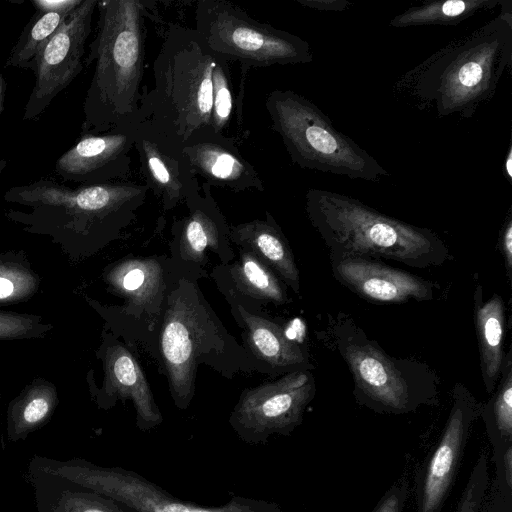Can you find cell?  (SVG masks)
<instances>
[{
    "mask_svg": "<svg viewBox=\"0 0 512 512\" xmlns=\"http://www.w3.org/2000/svg\"><path fill=\"white\" fill-rule=\"evenodd\" d=\"M145 183L115 181L70 187L53 177L9 188L16 207L4 215L24 232L49 237L73 261L95 253L133 219L146 200Z\"/></svg>",
    "mask_w": 512,
    "mask_h": 512,
    "instance_id": "6da1fadb",
    "label": "cell"
},
{
    "mask_svg": "<svg viewBox=\"0 0 512 512\" xmlns=\"http://www.w3.org/2000/svg\"><path fill=\"white\" fill-rule=\"evenodd\" d=\"M512 67V2L402 74L394 95L437 117L469 119L496 94Z\"/></svg>",
    "mask_w": 512,
    "mask_h": 512,
    "instance_id": "7a4b0ae2",
    "label": "cell"
},
{
    "mask_svg": "<svg viewBox=\"0 0 512 512\" xmlns=\"http://www.w3.org/2000/svg\"><path fill=\"white\" fill-rule=\"evenodd\" d=\"M216 59L193 28L169 25L153 63V85L142 90L138 125L180 152L214 136Z\"/></svg>",
    "mask_w": 512,
    "mask_h": 512,
    "instance_id": "3957f363",
    "label": "cell"
},
{
    "mask_svg": "<svg viewBox=\"0 0 512 512\" xmlns=\"http://www.w3.org/2000/svg\"><path fill=\"white\" fill-rule=\"evenodd\" d=\"M148 2L98 1L96 34L84 65H94L83 103L81 134L138 125Z\"/></svg>",
    "mask_w": 512,
    "mask_h": 512,
    "instance_id": "277c9868",
    "label": "cell"
},
{
    "mask_svg": "<svg viewBox=\"0 0 512 512\" xmlns=\"http://www.w3.org/2000/svg\"><path fill=\"white\" fill-rule=\"evenodd\" d=\"M307 217L329 250V259L370 258L409 267H438L451 256L431 229L411 225L338 192L310 188Z\"/></svg>",
    "mask_w": 512,
    "mask_h": 512,
    "instance_id": "5b68a950",
    "label": "cell"
},
{
    "mask_svg": "<svg viewBox=\"0 0 512 512\" xmlns=\"http://www.w3.org/2000/svg\"><path fill=\"white\" fill-rule=\"evenodd\" d=\"M158 353L167 375L170 393L179 409L189 407L195 393L198 366L209 364L220 372H232L228 356L240 351L224 329L198 286L180 278L167 292L159 316Z\"/></svg>",
    "mask_w": 512,
    "mask_h": 512,
    "instance_id": "8992f818",
    "label": "cell"
},
{
    "mask_svg": "<svg viewBox=\"0 0 512 512\" xmlns=\"http://www.w3.org/2000/svg\"><path fill=\"white\" fill-rule=\"evenodd\" d=\"M327 334L350 370L359 404L378 413L405 414L437 402L439 380L431 367L390 356L351 317H330Z\"/></svg>",
    "mask_w": 512,
    "mask_h": 512,
    "instance_id": "52a82bcc",
    "label": "cell"
},
{
    "mask_svg": "<svg viewBox=\"0 0 512 512\" xmlns=\"http://www.w3.org/2000/svg\"><path fill=\"white\" fill-rule=\"evenodd\" d=\"M265 108L271 129L280 136L291 161L302 169L371 182L390 175L303 95L275 89L267 94Z\"/></svg>",
    "mask_w": 512,
    "mask_h": 512,
    "instance_id": "ba28073f",
    "label": "cell"
},
{
    "mask_svg": "<svg viewBox=\"0 0 512 512\" xmlns=\"http://www.w3.org/2000/svg\"><path fill=\"white\" fill-rule=\"evenodd\" d=\"M195 27L208 50L240 67L307 64L313 61L304 39L251 17L226 0H200L195 8Z\"/></svg>",
    "mask_w": 512,
    "mask_h": 512,
    "instance_id": "9c48e42d",
    "label": "cell"
},
{
    "mask_svg": "<svg viewBox=\"0 0 512 512\" xmlns=\"http://www.w3.org/2000/svg\"><path fill=\"white\" fill-rule=\"evenodd\" d=\"M40 464L42 472L117 500L132 512H283L275 502L239 495L221 506H199L177 498L133 470L118 466L103 467L82 459H44Z\"/></svg>",
    "mask_w": 512,
    "mask_h": 512,
    "instance_id": "30bf717a",
    "label": "cell"
},
{
    "mask_svg": "<svg viewBox=\"0 0 512 512\" xmlns=\"http://www.w3.org/2000/svg\"><path fill=\"white\" fill-rule=\"evenodd\" d=\"M315 392L311 370L284 374L244 390L231 412L229 424L240 440L250 445L265 443L273 435H289L302 423Z\"/></svg>",
    "mask_w": 512,
    "mask_h": 512,
    "instance_id": "8fae6325",
    "label": "cell"
},
{
    "mask_svg": "<svg viewBox=\"0 0 512 512\" xmlns=\"http://www.w3.org/2000/svg\"><path fill=\"white\" fill-rule=\"evenodd\" d=\"M97 0H83L37 54L35 83L22 119L36 120L82 71Z\"/></svg>",
    "mask_w": 512,
    "mask_h": 512,
    "instance_id": "7c38bea8",
    "label": "cell"
},
{
    "mask_svg": "<svg viewBox=\"0 0 512 512\" xmlns=\"http://www.w3.org/2000/svg\"><path fill=\"white\" fill-rule=\"evenodd\" d=\"M480 408L468 388L456 383L441 438L416 480L417 512H441Z\"/></svg>",
    "mask_w": 512,
    "mask_h": 512,
    "instance_id": "4fadbf2b",
    "label": "cell"
},
{
    "mask_svg": "<svg viewBox=\"0 0 512 512\" xmlns=\"http://www.w3.org/2000/svg\"><path fill=\"white\" fill-rule=\"evenodd\" d=\"M137 126L80 134L77 142L57 159L55 174L77 186L125 180L131 171Z\"/></svg>",
    "mask_w": 512,
    "mask_h": 512,
    "instance_id": "5bb4252c",
    "label": "cell"
},
{
    "mask_svg": "<svg viewBox=\"0 0 512 512\" xmlns=\"http://www.w3.org/2000/svg\"><path fill=\"white\" fill-rule=\"evenodd\" d=\"M97 358L103 363V385L90 388V392L98 407L109 409L119 399H130L138 429L149 431L159 426L163 422L162 414L133 355L105 331Z\"/></svg>",
    "mask_w": 512,
    "mask_h": 512,
    "instance_id": "9a60e30c",
    "label": "cell"
},
{
    "mask_svg": "<svg viewBox=\"0 0 512 512\" xmlns=\"http://www.w3.org/2000/svg\"><path fill=\"white\" fill-rule=\"evenodd\" d=\"M334 278L368 302L399 304L428 301L439 286L407 271L370 258L330 259Z\"/></svg>",
    "mask_w": 512,
    "mask_h": 512,
    "instance_id": "2e32d148",
    "label": "cell"
},
{
    "mask_svg": "<svg viewBox=\"0 0 512 512\" xmlns=\"http://www.w3.org/2000/svg\"><path fill=\"white\" fill-rule=\"evenodd\" d=\"M134 149L145 184L165 210L175 208L200 189L198 178L182 152L157 140L144 125L137 126Z\"/></svg>",
    "mask_w": 512,
    "mask_h": 512,
    "instance_id": "e0dca14e",
    "label": "cell"
},
{
    "mask_svg": "<svg viewBox=\"0 0 512 512\" xmlns=\"http://www.w3.org/2000/svg\"><path fill=\"white\" fill-rule=\"evenodd\" d=\"M196 176L205 184L233 192L264 191V182L255 167L240 153L234 136L214 135L182 149Z\"/></svg>",
    "mask_w": 512,
    "mask_h": 512,
    "instance_id": "ac0fdd59",
    "label": "cell"
},
{
    "mask_svg": "<svg viewBox=\"0 0 512 512\" xmlns=\"http://www.w3.org/2000/svg\"><path fill=\"white\" fill-rule=\"evenodd\" d=\"M234 310L243 329L244 349L260 365V372L287 374L313 369L306 350L290 339L280 325L251 313L240 303L234 305Z\"/></svg>",
    "mask_w": 512,
    "mask_h": 512,
    "instance_id": "d6986e66",
    "label": "cell"
},
{
    "mask_svg": "<svg viewBox=\"0 0 512 512\" xmlns=\"http://www.w3.org/2000/svg\"><path fill=\"white\" fill-rule=\"evenodd\" d=\"M188 214L177 224L180 255L186 261L202 262L207 248L220 254L228 247L229 225L216 204L211 186L203 184L185 201Z\"/></svg>",
    "mask_w": 512,
    "mask_h": 512,
    "instance_id": "ffe728a7",
    "label": "cell"
},
{
    "mask_svg": "<svg viewBox=\"0 0 512 512\" xmlns=\"http://www.w3.org/2000/svg\"><path fill=\"white\" fill-rule=\"evenodd\" d=\"M229 239L252 252L269 266L284 284L291 287L295 293H299L300 276L291 247L281 228L268 212L264 220L256 219L229 226Z\"/></svg>",
    "mask_w": 512,
    "mask_h": 512,
    "instance_id": "44dd1931",
    "label": "cell"
},
{
    "mask_svg": "<svg viewBox=\"0 0 512 512\" xmlns=\"http://www.w3.org/2000/svg\"><path fill=\"white\" fill-rule=\"evenodd\" d=\"M473 299L481 376L486 392L492 394L499 381L505 355L506 306L497 293L484 301L481 284L476 286Z\"/></svg>",
    "mask_w": 512,
    "mask_h": 512,
    "instance_id": "7402d4cb",
    "label": "cell"
},
{
    "mask_svg": "<svg viewBox=\"0 0 512 512\" xmlns=\"http://www.w3.org/2000/svg\"><path fill=\"white\" fill-rule=\"evenodd\" d=\"M104 280L109 289L124 297L127 308H145L154 303L158 295L164 297L163 268L156 260L132 259L116 263L106 269Z\"/></svg>",
    "mask_w": 512,
    "mask_h": 512,
    "instance_id": "603a6c76",
    "label": "cell"
},
{
    "mask_svg": "<svg viewBox=\"0 0 512 512\" xmlns=\"http://www.w3.org/2000/svg\"><path fill=\"white\" fill-rule=\"evenodd\" d=\"M58 402L57 388L51 381L36 378L26 385L9 403L7 409L9 439H25L29 433L46 424Z\"/></svg>",
    "mask_w": 512,
    "mask_h": 512,
    "instance_id": "cb8c5ba5",
    "label": "cell"
},
{
    "mask_svg": "<svg viewBox=\"0 0 512 512\" xmlns=\"http://www.w3.org/2000/svg\"><path fill=\"white\" fill-rule=\"evenodd\" d=\"M510 0H434L407 8L396 15L389 26L407 28L418 26L458 25L474 15L503 7Z\"/></svg>",
    "mask_w": 512,
    "mask_h": 512,
    "instance_id": "d4e9b609",
    "label": "cell"
},
{
    "mask_svg": "<svg viewBox=\"0 0 512 512\" xmlns=\"http://www.w3.org/2000/svg\"><path fill=\"white\" fill-rule=\"evenodd\" d=\"M227 271L236 290L247 298L275 305L286 304L289 300L277 274L244 248L240 249L239 259L228 265Z\"/></svg>",
    "mask_w": 512,
    "mask_h": 512,
    "instance_id": "484cf974",
    "label": "cell"
},
{
    "mask_svg": "<svg viewBox=\"0 0 512 512\" xmlns=\"http://www.w3.org/2000/svg\"><path fill=\"white\" fill-rule=\"evenodd\" d=\"M496 392L481 404L480 416L498 453L499 447L512 443V346L504 355Z\"/></svg>",
    "mask_w": 512,
    "mask_h": 512,
    "instance_id": "4316f807",
    "label": "cell"
},
{
    "mask_svg": "<svg viewBox=\"0 0 512 512\" xmlns=\"http://www.w3.org/2000/svg\"><path fill=\"white\" fill-rule=\"evenodd\" d=\"M70 14L36 11L10 50L4 67L33 70L40 49Z\"/></svg>",
    "mask_w": 512,
    "mask_h": 512,
    "instance_id": "83f0119b",
    "label": "cell"
},
{
    "mask_svg": "<svg viewBox=\"0 0 512 512\" xmlns=\"http://www.w3.org/2000/svg\"><path fill=\"white\" fill-rule=\"evenodd\" d=\"M41 286V277L23 250L0 251V304L31 299Z\"/></svg>",
    "mask_w": 512,
    "mask_h": 512,
    "instance_id": "f1b7e54d",
    "label": "cell"
},
{
    "mask_svg": "<svg viewBox=\"0 0 512 512\" xmlns=\"http://www.w3.org/2000/svg\"><path fill=\"white\" fill-rule=\"evenodd\" d=\"M217 57V56H216ZM213 129L215 135L230 136L232 117L236 118L237 98L233 93L229 62L217 57L213 71Z\"/></svg>",
    "mask_w": 512,
    "mask_h": 512,
    "instance_id": "f546056e",
    "label": "cell"
},
{
    "mask_svg": "<svg viewBox=\"0 0 512 512\" xmlns=\"http://www.w3.org/2000/svg\"><path fill=\"white\" fill-rule=\"evenodd\" d=\"M52 512H132V510L102 494L82 488L63 491L51 508Z\"/></svg>",
    "mask_w": 512,
    "mask_h": 512,
    "instance_id": "4dcf8cb0",
    "label": "cell"
},
{
    "mask_svg": "<svg viewBox=\"0 0 512 512\" xmlns=\"http://www.w3.org/2000/svg\"><path fill=\"white\" fill-rule=\"evenodd\" d=\"M53 328L40 315L0 310V340L41 339Z\"/></svg>",
    "mask_w": 512,
    "mask_h": 512,
    "instance_id": "1f68e13d",
    "label": "cell"
},
{
    "mask_svg": "<svg viewBox=\"0 0 512 512\" xmlns=\"http://www.w3.org/2000/svg\"><path fill=\"white\" fill-rule=\"evenodd\" d=\"M489 482L487 456L482 451L470 473L457 512H479Z\"/></svg>",
    "mask_w": 512,
    "mask_h": 512,
    "instance_id": "d6a6232c",
    "label": "cell"
},
{
    "mask_svg": "<svg viewBox=\"0 0 512 512\" xmlns=\"http://www.w3.org/2000/svg\"><path fill=\"white\" fill-rule=\"evenodd\" d=\"M409 494V481L398 480L382 497L373 512H402Z\"/></svg>",
    "mask_w": 512,
    "mask_h": 512,
    "instance_id": "836d02e7",
    "label": "cell"
},
{
    "mask_svg": "<svg viewBox=\"0 0 512 512\" xmlns=\"http://www.w3.org/2000/svg\"><path fill=\"white\" fill-rule=\"evenodd\" d=\"M499 249L504 258L507 277L512 276V211L509 208L499 234Z\"/></svg>",
    "mask_w": 512,
    "mask_h": 512,
    "instance_id": "e575fe53",
    "label": "cell"
},
{
    "mask_svg": "<svg viewBox=\"0 0 512 512\" xmlns=\"http://www.w3.org/2000/svg\"><path fill=\"white\" fill-rule=\"evenodd\" d=\"M83 0H32L31 3L38 12L72 13Z\"/></svg>",
    "mask_w": 512,
    "mask_h": 512,
    "instance_id": "d590c367",
    "label": "cell"
},
{
    "mask_svg": "<svg viewBox=\"0 0 512 512\" xmlns=\"http://www.w3.org/2000/svg\"><path fill=\"white\" fill-rule=\"evenodd\" d=\"M304 7L319 11L341 12L349 9L352 3L347 0H296Z\"/></svg>",
    "mask_w": 512,
    "mask_h": 512,
    "instance_id": "8d00e7d4",
    "label": "cell"
},
{
    "mask_svg": "<svg viewBox=\"0 0 512 512\" xmlns=\"http://www.w3.org/2000/svg\"><path fill=\"white\" fill-rule=\"evenodd\" d=\"M504 482L508 489L512 488V446H507L502 455Z\"/></svg>",
    "mask_w": 512,
    "mask_h": 512,
    "instance_id": "74e56055",
    "label": "cell"
},
{
    "mask_svg": "<svg viewBox=\"0 0 512 512\" xmlns=\"http://www.w3.org/2000/svg\"><path fill=\"white\" fill-rule=\"evenodd\" d=\"M503 173L509 182L512 181V146L509 145L503 163Z\"/></svg>",
    "mask_w": 512,
    "mask_h": 512,
    "instance_id": "f35d334b",
    "label": "cell"
},
{
    "mask_svg": "<svg viewBox=\"0 0 512 512\" xmlns=\"http://www.w3.org/2000/svg\"><path fill=\"white\" fill-rule=\"evenodd\" d=\"M6 81L3 76V74L0 72V116L2 115L4 111V103H5V96H6Z\"/></svg>",
    "mask_w": 512,
    "mask_h": 512,
    "instance_id": "ab89813d",
    "label": "cell"
},
{
    "mask_svg": "<svg viewBox=\"0 0 512 512\" xmlns=\"http://www.w3.org/2000/svg\"><path fill=\"white\" fill-rule=\"evenodd\" d=\"M7 164H8V161L6 159H0V176H1L2 172L5 170Z\"/></svg>",
    "mask_w": 512,
    "mask_h": 512,
    "instance_id": "60d3db41",
    "label": "cell"
}]
</instances>
